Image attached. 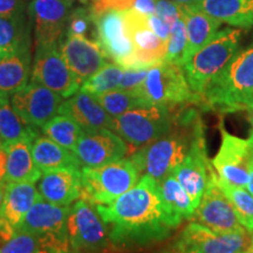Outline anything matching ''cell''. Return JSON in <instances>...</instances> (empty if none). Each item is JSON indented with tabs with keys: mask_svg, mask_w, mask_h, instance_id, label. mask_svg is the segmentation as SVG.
Masks as SVG:
<instances>
[{
	"mask_svg": "<svg viewBox=\"0 0 253 253\" xmlns=\"http://www.w3.org/2000/svg\"><path fill=\"white\" fill-rule=\"evenodd\" d=\"M108 227L114 246H143L166 239L173 229L164 207L160 183L142 175L134 188L113 203L95 205Z\"/></svg>",
	"mask_w": 253,
	"mask_h": 253,
	"instance_id": "1",
	"label": "cell"
},
{
	"mask_svg": "<svg viewBox=\"0 0 253 253\" xmlns=\"http://www.w3.org/2000/svg\"><path fill=\"white\" fill-rule=\"evenodd\" d=\"M253 99V46L237 52L201 95L205 109L233 113L245 109Z\"/></svg>",
	"mask_w": 253,
	"mask_h": 253,
	"instance_id": "2",
	"label": "cell"
},
{
	"mask_svg": "<svg viewBox=\"0 0 253 253\" xmlns=\"http://www.w3.org/2000/svg\"><path fill=\"white\" fill-rule=\"evenodd\" d=\"M242 34V30L236 28L217 32L208 45L195 53L183 65L189 86L199 97L238 52Z\"/></svg>",
	"mask_w": 253,
	"mask_h": 253,
	"instance_id": "3",
	"label": "cell"
},
{
	"mask_svg": "<svg viewBox=\"0 0 253 253\" xmlns=\"http://www.w3.org/2000/svg\"><path fill=\"white\" fill-rule=\"evenodd\" d=\"M82 195L94 205L113 203L140 181V171L131 158H121L101 167H82Z\"/></svg>",
	"mask_w": 253,
	"mask_h": 253,
	"instance_id": "4",
	"label": "cell"
},
{
	"mask_svg": "<svg viewBox=\"0 0 253 253\" xmlns=\"http://www.w3.org/2000/svg\"><path fill=\"white\" fill-rule=\"evenodd\" d=\"M199 120L201 119H198L197 122ZM196 123L190 131L188 129L172 130L171 128V130L162 137L132 154L130 158L137 167L138 171L153 177L158 183L172 175L173 170L188 155Z\"/></svg>",
	"mask_w": 253,
	"mask_h": 253,
	"instance_id": "5",
	"label": "cell"
},
{
	"mask_svg": "<svg viewBox=\"0 0 253 253\" xmlns=\"http://www.w3.org/2000/svg\"><path fill=\"white\" fill-rule=\"evenodd\" d=\"M171 109L156 104L138 107L113 118L110 129L130 145L129 151L136 153L171 130L175 123Z\"/></svg>",
	"mask_w": 253,
	"mask_h": 253,
	"instance_id": "6",
	"label": "cell"
},
{
	"mask_svg": "<svg viewBox=\"0 0 253 253\" xmlns=\"http://www.w3.org/2000/svg\"><path fill=\"white\" fill-rule=\"evenodd\" d=\"M134 93L148 103L169 108L201 103L199 95L189 86L183 66L166 60L151 66L142 86Z\"/></svg>",
	"mask_w": 253,
	"mask_h": 253,
	"instance_id": "7",
	"label": "cell"
},
{
	"mask_svg": "<svg viewBox=\"0 0 253 253\" xmlns=\"http://www.w3.org/2000/svg\"><path fill=\"white\" fill-rule=\"evenodd\" d=\"M67 236L71 252L95 253L109 249L112 240L108 227L96 207L80 198L73 205L67 219Z\"/></svg>",
	"mask_w": 253,
	"mask_h": 253,
	"instance_id": "8",
	"label": "cell"
},
{
	"mask_svg": "<svg viewBox=\"0 0 253 253\" xmlns=\"http://www.w3.org/2000/svg\"><path fill=\"white\" fill-rule=\"evenodd\" d=\"M34 61L32 66V82L42 84L63 99H68L80 90L81 82L68 67L56 43L36 45Z\"/></svg>",
	"mask_w": 253,
	"mask_h": 253,
	"instance_id": "9",
	"label": "cell"
},
{
	"mask_svg": "<svg viewBox=\"0 0 253 253\" xmlns=\"http://www.w3.org/2000/svg\"><path fill=\"white\" fill-rule=\"evenodd\" d=\"M220 148L211 161L214 170L221 181L227 184L245 188L253 158V130L249 138L231 135L223 126H220Z\"/></svg>",
	"mask_w": 253,
	"mask_h": 253,
	"instance_id": "10",
	"label": "cell"
},
{
	"mask_svg": "<svg viewBox=\"0 0 253 253\" xmlns=\"http://www.w3.org/2000/svg\"><path fill=\"white\" fill-rule=\"evenodd\" d=\"M214 170L212 162L209 161L205 145L202 121L196 123L191 145L184 161L173 170L172 175L190 196L195 208L197 209L207 189L209 177Z\"/></svg>",
	"mask_w": 253,
	"mask_h": 253,
	"instance_id": "11",
	"label": "cell"
},
{
	"mask_svg": "<svg viewBox=\"0 0 253 253\" xmlns=\"http://www.w3.org/2000/svg\"><path fill=\"white\" fill-rule=\"evenodd\" d=\"M217 176L213 170L192 219L216 233L244 231L245 227L240 224L232 204L218 185Z\"/></svg>",
	"mask_w": 253,
	"mask_h": 253,
	"instance_id": "12",
	"label": "cell"
},
{
	"mask_svg": "<svg viewBox=\"0 0 253 253\" xmlns=\"http://www.w3.org/2000/svg\"><path fill=\"white\" fill-rule=\"evenodd\" d=\"M93 20L96 41L108 59L125 69L140 68L135 60L134 46L126 34L122 11L109 9L93 15Z\"/></svg>",
	"mask_w": 253,
	"mask_h": 253,
	"instance_id": "13",
	"label": "cell"
},
{
	"mask_svg": "<svg viewBox=\"0 0 253 253\" xmlns=\"http://www.w3.org/2000/svg\"><path fill=\"white\" fill-rule=\"evenodd\" d=\"M251 243L252 236L246 230L216 233L209 227L194 221L182 231L173 248L198 249L203 253H238L248 251Z\"/></svg>",
	"mask_w": 253,
	"mask_h": 253,
	"instance_id": "14",
	"label": "cell"
},
{
	"mask_svg": "<svg viewBox=\"0 0 253 253\" xmlns=\"http://www.w3.org/2000/svg\"><path fill=\"white\" fill-rule=\"evenodd\" d=\"M126 34L134 46L136 63L140 68H150L163 61L168 42L161 39L150 27L148 15L135 8L122 11Z\"/></svg>",
	"mask_w": 253,
	"mask_h": 253,
	"instance_id": "15",
	"label": "cell"
},
{
	"mask_svg": "<svg viewBox=\"0 0 253 253\" xmlns=\"http://www.w3.org/2000/svg\"><path fill=\"white\" fill-rule=\"evenodd\" d=\"M63 97L49 88L37 82H31L14 93L11 104L27 125L42 128L58 115Z\"/></svg>",
	"mask_w": 253,
	"mask_h": 253,
	"instance_id": "16",
	"label": "cell"
},
{
	"mask_svg": "<svg viewBox=\"0 0 253 253\" xmlns=\"http://www.w3.org/2000/svg\"><path fill=\"white\" fill-rule=\"evenodd\" d=\"M75 0H32L27 13L34 26L36 45L56 43L65 34Z\"/></svg>",
	"mask_w": 253,
	"mask_h": 253,
	"instance_id": "17",
	"label": "cell"
},
{
	"mask_svg": "<svg viewBox=\"0 0 253 253\" xmlns=\"http://www.w3.org/2000/svg\"><path fill=\"white\" fill-rule=\"evenodd\" d=\"M128 153L126 142L109 128L84 131L74 150L81 166L90 168L115 162Z\"/></svg>",
	"mask_w": 253,
	"mask_h": 253,
	"instance_id": "18",
	"label": "cell"
},
{
	"mask_svg": "<svg viewBox=\"0 0 253 253\" xmlns=\"http://www.w3.org/2000/svg\"><path fill=\"white\" fill-rule=\"evenodd\" d=\"M58 47L68 67L81 84L107 65L108 56L103 52L96 40L87 37L63 34Z\"/></svg>",
	"mask_w": 253,
	"mask_h": 253,
	"instance_id": "19",
	"label": "cell"
},
{
	"mask_svg": "<svg viewBox=\"0 0 253 253\" xmlns=\"http://www.w3.org/2000/svg\"><path fill=\"white\" fill-rule=\"evenodd\" d=\"M82 167L68 166L42 173L38 191L49 203L69 207L82 195Z\"/></svg>",
	"mask_w": 253,
	"mask_h": 253,
	"instance_id": "20",
	"label": "cell"
},
{
	"mask_svg": "<svg viewBox=\"0 0 253 253\" xmlns=\"http://www.w3.org/2000/svg\"><path fill=\"white\" fill-rule=\"evenodd\" d=\"M71 207L55 205L40 198L33 204L24 219L21 220L18 231L40 235H55L67 237V219Z\"/></svg>",
	"mask_w": 253,
	"mask_h": 253,
	"instance_id": "21",
	"label": "cell"
},
{
	"mask_svg": "<svg viewBox=\"0 0 253 253\" xmlns=\"http://www.w3.org/2000/svg\"><path fill=\"white\" fill-rule=\"evenodd\" d=\"M58 114L73 119L84 131L110 129L113 122V118L104 110L96 97L81 89L63 101Z\"/></svg>",
	"mask_w": 253,
	"mask_h": 253,
	"instance_id": "22",
	"label": "cell"
},
{
	"mask_svg": "<svg viewBox=\"0 0 253 253\" xmlns=\"http://www.w3.org/2000/svg\"><path fill=\"white\" fill-rule=\"evenodd\" d=\"M179 14L184 20L186 36H188V45L184 53L185 63L195 53H197L213 39L221 23L190 4H181Z\"/></svg>",
	"mask_w": 253,
	"mask_h": 253,
	"instance_id": "23",
	"label": "cell"
},
{
	"mask_svg": "<svg viewBox=\"0 0 253 253\" xmlns=\"http://www.w3.org/2000/svg\"><path fill=\"white\" fill-rule=\"evenodd\" d=\"M190 5L230 26H253V0H197Z\"/></svg>",
	"mask_w": 253,
	"mask_h": 253,
	"instance_id": "24",
	"label": "cell"
},
{
	"mask_svg": "<svg viewBox=\"0 0 253 253\" xmlns=\"http://www.w3.org/2000/svg\"><path fill=\"white\" fill-rule=\"evenodd\" d=\"M31 73L30 45L0 55V97H9L26 86Z\"/></svg>",
	"mask_w": 253,
	"mask_h": 253,
	"instance_id": "25",
	"label": "cell"
},
{
	"mask_svg": "<svg viewBox=\"0 0 253 253\" xmlns=\"http://www.w3.org/2000/svg\"><path fill=\"white\" fill-rule=\"evenodd\" d=\"M5 148L7 151L6 184L39 181L42 173L34 163L31 140H20L5 144Z\"/></svg>",
	"mask_w": 253,
	"mask_h": 253,
	"instance_id": "26",
	"label": "cell"
},
{
	"mask_svg": "<svg viewBox=\"0 0 253 253\" xmlns=\"http://www.w3.org/2000/svg\"><path fill=\"white\" fill-rule=\"evenodd\" d=\"M40 198L41 196L36 188V183H7L0 214L11 221L18 229L28 210Z\"/></svg>",
	"mask_w": 253,
	"mask_h": 253,
	"instance_id": "27",
	"label": "cell"
},
{
	"mask_svg": "<svg viewBox=\"0 0 253 253\" xmlns=\"http://www.w3.org/2000/svg\"><path fill=\"white\" fill-rule=\"evenodd\" d=\"M32 155L41 173L68 166L82 167L73 151L55 143L47 136H38L32 142Z\"/></svg>",
	"mask_w": 253,
	"mask_h": 253,
	"instance_id": "28",
	"label": "cell"
},
{
	"mask_svg": "<svg viewBox=\"0 0 253 253\" xmlns=\"http://www.w3.org/2000/svg\"><path fill=\"white\" fill-rule=\"evenodd\" d=\"M160 190L173 229L184 219H192L196 208L190 196L186 194L175 176L170 175L164 178L160 183Z\"/></svg>",
	"mask_w": 253,
	"mask_h": 253,
	"instance_id": "29",
	"label": "cell"
},
{
	"mask_svg": "<svg viewBox=\"0 0 253 253\" xmlns=\"http://www.w3.org/2000/svg\"><path fill=\"white\" fill-rule=\"evenodd\" d=\"M39 136L38 126H30L15 112L8 97H0V141L2 144L20 140L33 142Z\"/></svg>",
	"mask_w": 253,
	"mask_h": 253,
	"instance_id": "30",
	"label": "cell"
},
{
	"mask_svg": "<svg viewBox=\"0 0 253 253\" xmlns=\"http://www.w3.org/2000/svg\"><path fill=\"white\" fill-rule=\"evenodd\" d=\"M43 248H52L71 252L67 237L55 235H40L18 231L9 242L0 246V253H36Z\"/></svg>",
	"mask_w": 253,
	"mask_h": 253,
	"instance_id": "31",
	"label": "cell"
},
{
	"mask_svg": "<svg viewBox=\"0 0 253 253\" xmlns=\"http://www.w3.org/2000/svg\"><path fill=\"white\" fill-rule=\"evenodd\" d=\"M26 13L0 17V55L11 54L30 45V24Z\"/></svg>",
	"mask_w": 253,
	"mask_h": 253,
	"instance_id": "32",
	"label": "cell"
},
{
	"mask_svg": "<svg viewBox=\"0 0 253 253\" xmlns=\"http://www.w3.org/2000/svg\"><path fill=\"white\" fill-rule=\"evenodd\" d=\"M47 137L61 147L74 153L79 138L84 134V129L74 120L66 115L54 116L41 128Z\"/></svg>",
	"mask_w": 253,
	"mask_h": 253,
	"instance_id": "33",
	"label": "cell"
},
{
	"mask_svg": "<svg viewBox=\"0 0 253 253\" xmlns=\"http://www.w3.org/2000/svg\"><path fill=\"white\" fill-rule=\"evenodd\" d=\"M217 183L235 209L238 219L245 230L253 232V196L240 186L227 184L217 176Z\"/></svg>",
	"mask_w": 253,
	"mask_h": 253,
	"instance_id": "34",
	"label": "cell"
},
{
	"mask_svg": "<svg viewBox=\"0 0 253 253\" xmlns=\"http://www.w3.org/2000/svg\"><path fill=\"white\" fill-rule=\"evenodd\" d=\"M125 68L118 63H107L81 84L80 89L94 96L119 89Z\"/></svg>",
	"mask_w": 253,
	"mask_h": 253,
	"instance_id": "35",
	"label": "cell"
},
{
	"mask_svg": "<svg viewBox=\"0 0 253 253\" xmlns=\"http://www.w3.org/2000/svg\"><path fill=\"white\" fill-rule=\"evenodd\" d=\"M95 97L112 118H118L128 110L150 104L135 93L122 89L108 91Z\"/></svg>",
	"mask_w": 253,
	"mask_h": 253,
	"instance_id": "36",
	"label": "cell"
},
{
	"mask_svg": "<svg viewBox=\"0 0 253 253\" xmlns=\"http://www.w3.org/2000/svg\"><path fill=\"white\" fill-rule=\"evenodd\" d=\"M186 45H188V36H186L185 24L184 20L179 17L171 27L170 37L168 39L167 54L164 60L183 66Z\"/></svg>",
	"mask_w": 253,
	"mask_h": 253,
	"instance_id": "37",
	"label": "cell"
},
{
	"mask_svg": "<svg viewBox=\"0 0 253 253\" xmlns=\"http://www.w3.org/2000/svg\"><path fill=\"white\" fill-rule=\"evenodd\" d=\"M91 24H94V20L90 8L78 7L72 11L65 34L86 37L90 31Z\"/></svg>",
	"mask_w": 253,
	"mask_h": 253,
	"instance_id": "38",
	"label": "cell"
},
{
	"mask_svg": "<svg viewBox=\"0 0 253 253\" xmlns=\"http://www.w3.org/2000/svg\"><path fill=\"white\" fill-rule=\"evenodd\" d=\"M149 68H126L123 71L119 89L134 93L142 86L147 78Z\"/></svg>",
	"mask_w": 253,
	"mask_h": 253,
	"instance_id": "39",
	"label": "cell"
},
{
	"mask_svg": "<svg viewBox=\"0 0 253 253\" xmlns=\"http://www.w3.org/2000/svg\"><path fill=\"white\" fill-rule=\"evenodd\" d=\"M179 8H181V4L173 0H157L156 2V14L171 26L177 19L181 17Z\"/></svg>",
	"mask_w": 253,
	"mask_h": 253,
	"instance_id": "40",
	"label": "cell"
},
{
	"mask_svg": "<svg viewBox=\"0 0 253 253\" xmlns=\"http://www.w3.org/2000/svg\"><path fill=\"white\" fill-rule=\"evenodd\" d=\"M26 0H0V17H12V15L26 13Z\"/></svg>",
	"mask_w": 253,
	"mask_h": 253,
	"instance_id": "41",
	"label": "cell"
},
{
	"mask_svg": "<svg viewBox=\"0 0 253 253\" xmlns=\"http://www.w3.org/2000/svg\"><path fill=\"white\" fill-rule=\"evenodd\" d=\"M148 21H149L150 27L153 28V31L157 34L161 39L167 41L170 37V32H171V25L167 23L166 20H163L162 18L158 17L157 14H151L148 15Z\"/></svg>",
	"mask_w": 253,
	"mask_h": 253,
	"instance_id": "42",
	"label": "cell"
},
{
	"mask_svg": "<svg viewBox=\"0 0 253 253\" xmlns=\"http://www.w3.org/2000/svg\"><path fill=\"white\" fill-rule=\"evenodd\" d=\"M18 229L8 219L0 214V246L9 242L17 235Z\"/></svg>",
	"mask_w": 253,
	"mask_h": 253,
	"instance_id": "43",
	"label": "cell"
},
{
	"mask_svg": "<svg viewBox=\"0 0 253 253\" xmlns=\"http://www.w3.org/2000/svg\"><path fill=\"white\" fill-rule=\"evenodd\" d=\"M156 2L157 0H136L132 8L137 9V11L147 15L156 14Z\"/></svg>",
	"mask_w": 253,
	"mask_h": 253,
	"instance_id": "44",
	"label": "cell"
},
{
	"mask_svg": "<svg viewBox=\"0 0 253 253\" xmlns=\"http://www.w3.org/2000/svg\"><path fill=\"white\" fill-rule=\"evenodd\" d=\"M6 170H7V151L5 144L0 142V184L6 185Z\"/></svg>",
	"mask_w": 253,
	"mask_h": 253,
	"instance_id": "45",
	"label": "cell"
},
{
	"mask_svg": "<svg viewBox=\"0 0 253 253\" xmlns=\"http://www.w3.org/2000/svg\"><path fill=\"white\" fill-rule=\"evenodd\" d=\"M244 110H246V112H248L250 122H251V125L253 126V99H251L248 103H246Z\"/></svg>",
	"mask_w": 253,
	"mask_h": 253,
	"instance_id": "46",
	"label": "cell"
},
{
	"mask_svg": "<svg viewBox=\"0 0 253 253\" xmlns=\"http://www.w3.org/2000/svg\"><path fill=\"white\" fill-rule=\"evenodd\" d=\"M169 253H203L201 250L198 249H189V250H182V249H176L173 248Z\"/></svg>",
	"mask_w": 253,
	"mask_h": 253,
	"instance_id": "47",
	"label": "cell"
},
{
	"mask_svg": "<svg viewBox=\"0 0 253 253\" xmlns=\"http://www.w3.org/2000/svg\"><path fill=\"white\" fill-rule=\"evenodd\" d=\"M248 190H249L250 194L253 196V158H252L251 169H250V177H249V183H248Z\"/></svg>",
	"mask_w": 253,
	"mask_h": 253,
	"instance_id": "48",
	"label": "cell"
},
{
	"mask_svg": "<svg viewBox=\"0 0 253 253\" xmlns=\"http://www.w3.org/2000/svg\"><path fill=\"white\" fill-rule=\"evenodd\" d=\"M36 253H69V252H65V251H61V250H56L52 248H43Z\"/></svg>",
	"mask_w": 253,
	"mask_h": 253,
	"instance_id": "49",
	"label": "cell"
},
{
	"mask_svg": "<svg viewBox=\"0 0 253 253\" xmlns=\"http://www.w3.org/2000/svg\"><path fill=\"white\" fill-rule=\"evenodd\" d=\"M5 188L6 185L0 184V210H1L2 203H4V197H5Z\"/></svg>",
	"mask_w": 253,
	"mask_h": 253,
	"instance_id": "50",
	"label": "cell"
},
{
	"mask_svg": "<svg viewBox=\"0 0 253 253\" xmlns=\"http://www.w3.org/2000/svg\"><path fill=\"white\" fill-rule=\"evenodd\" d=\"M173 1L179 2V4H192V2L197 1V0H173Z\"/></svg>",
	"mask_w": 253,
	"mask_h": 253,
	"instance_id": "51",
	"label": "cell"
},
{
	"mask_svg": "<svg viewBox=\"0 0 253 253\" xmlns=\"http://www.w3.org/2000/svg\"><path fill=\"white\" fill-rule=\"evenodd\" d=\"M246 253H253V242L251 243V245H250V248L248 249V251H246Z\"/></svg>",
	"mask_w": 253,
	"mask_h": 253,
	"instance_id": "52",
	"label": "cell"
},
{
	"mask_svg": "<svg viewBox=\"0 0 253 253\" xmlns=\"http://www.w3.org/2000/svg\"><path fill=\"white\" fill-rule=\"evenodd\" d=\"M79 1H82V2H84V4H87L88 0H79Z\"/></svg>",
	"mask_w": 253,
	"mask_h": 253,
	"instance_id": "53",
	"label": "cell"
},
{
	"mask_svg": "<svg viewBox=\"0 0 253 253\" xmlns=\"http://www.w3.org/2000/svg\"><path fill=\"white\" fill-rule=\"evenodd\" d=\"M238 253H246V251H243V252H238Z\"/></svg>",
	"mask_w": 253,
	"mask_h": 253,
	"instance_id": "54",
	"label": "cell"
},
{
	"mask_svg": "<svg viewBox=\"0 0 253 253\" xmlns=\"http://www.w3.org/2000/svg\"><path fill=\"white\" fill-rule=\"evenodd\" d=\"M252 242H253V232H252Z\"/></svg>",
	"mask_w": 253,
	"mask_h": 253,
	"instance_id": "55",
	"label": "cell"
},
{
	"mask_svg": "<svg viewBox=\"0 0 253 253\" xmlns=\"http://www.w3.org/2000/svg\"><path fill=\"white\" fill-rule=\"evenodd\" d=\"M0 142H1V141H0Z\"/></svg>",
	"mask_w": 253,
	"mask_h": 253,
	"instance_id": "56",
	"label": "cell"
}]
</instances>
